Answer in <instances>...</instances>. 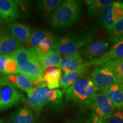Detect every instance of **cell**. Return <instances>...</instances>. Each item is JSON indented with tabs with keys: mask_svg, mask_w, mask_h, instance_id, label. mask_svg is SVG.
I'll use <instances>...</instances> for the list:
<instances>
[{
	"mask_svg": "<svg viewBox=\"0 0 123 123\" xmlns=\"http://www.w3.org/2000/svg\"><path fill=\"white\" fill-rule=\"evenodd\" d=\"M82 3L78 0H66L49 18V25L54 29L68 28L79 21L82 14Z\"/></svg>",
	"mask_w": 123,
	"mask_h": 123,
	"instance_id": "6da1fadb",
	"label": "cell"
},
{
	"mask_svg": "<svg viewBox=\"0 0 123 123\" xmlns=\"http://www.w3.org/2000/svg\"><path fill=\"white\" fill-rule=\"evenodd\" d=\"M95 35L93 29H85L63 37H56L53 50L64 56L77 53L84 46L91 43Z\"/></svg>",
	"mask_w": 123,
	"mask_h": 123,
	"instance_id": "7a4b0ae2",
	"label": "cell"
},
{
	"mask_svg": "<svg viewBox=\"0 0 123 123\" xmlns=\"http://www.w3.org/2000/svg\"><path fill=\"white\" fill-rule=\"evenodd\" d=\"M10 55L15 60L19 73L33 80L42 74L45 69L32 48L21 46Z\"/></svg>",
	"mask_w": 123,
	"mask_h": 123,
	"instance_id": "3957f363",
	"label": "cell"
},
{
	"mask_svg": "<svg viewBox=\"0 0 123 123\" xmlns=\"http://www.w3.org/2000/svg\"><path fill=\"white\" fill-rule=\"evenodd\" d=\"M98 89L90 78H81L65 91L66 101H72L80 105H91Z\"/></svg>",
	"mask_w": 123,
	"mask_h": 123,
	"instance_id": "277c9868",
	"label": "cell"
},
{
	"mask_svg": "<svg viewBox=\"0 0 123 123\" xmlns=\"http://www.w3.org/2000/svg\"><path fill=\"white\" fill-rule=\"evenodd\" d=\"M25 95L3 76L0 75V112L25 101Z\"/></svg>",
	"mask_w": 123,
	"mask_h": 123,
	"instance_id": "5b68a950",
	"label": "cell"
},
{
	"mask_svg": "<svg viewBox=\"0 0 123 123\" xmlns=\"http://www.w3.org/2000/svg\"><path fill=\"white\" fill-rule=\"evenodd\" d=\"M91 105L92 123H103L114 113L115 107L104 93H96Z\"/></svg>",
	"mask_w": 123,
	"mask_h": 123,
	"instance_id": "8992f818",
	"label": "cell"
},
{
	"mask_svg": "<svg viewBox=\"0 0 123 123\" xmlns=\"http://www.w3.org/2000/svg\"><path fill=\"white\" fill-rule=\"evenodd\" d=\"M90 79L98 90L103 93L112 86L119 83L113 73L104 64L97 66L91 73Z\"/></svg>",
	"mask_w": 123,
	"mask_h": 123,
	"instance_id": "52a82bcc",
	"label": "cell"
},
{
	"mask_svg": "<svg viewBox=\"0 0 123 123\" xmlns=\"http://www.w3.org/2000/svg\"><path fill=\"white\" fill-rule=\"evenodd\" d=\"M62 76V70L59 67H47L38 78L34 80L35 84L44 83L49 90H55L59 87Z\"/></svg>",
	"mask_w": 123,
	"mask_h": 123,
	"instance_id": "ba28073f",
	"label": "cell"
},
{
	"mask_svg": "<svg viewBox=\"0 0 123 123\" xmlns=\"http://www.w3.org/2000/svg\"><path fill=\"white\" fill-rule=\"evenodd\" d=\"M90 66L88 63H84L80 55L77 53L66 55L62 58L59 68L64 73L77 72L89 68Z\"/></svg>",
	"mask_w": 123,
	"mask_h": 123,
	"instance_id": "9c48e42d",
	"label": "cell"
},
{
	"mask_svg": "<svg viewBox=\"0 0 123 123\" xmlns=\"http://www.w3.org/2000/svg\"><path fill=\"white\" fill-rule=\"evenodd\" d=\"M22 46L7 29L0 28V54L10 55Z\"/></svg>",
	"mask_w": 123,
	"mask_h": 123,
	"instance_id": "30bf717a",
	"label": "cell"
},
{
	"mask_svg": "<svg viewBox=\"0 0 123 123\" xmlns=\"http://www.w3.org/2000/svg\"><path fill=\"white\" fill-rule=\"evenodd\" d=\"M109 47L108 42L104 41H96L91 42L81 49L78 53L89 61L98 59L107 53Z\"/></svg>",
	"mask_w": 123,
	"mask_h": 123,
	"instance_id": "8fae6325",
	"label": "cell"
},
{
	"mask_svg": "<svg viewBox=\"0 0 123 123\" xmlns=\"http://www.w3.org/2000/svg\"><path fill=\"white\" fill-rule=\"evenodd\" d=\"M19 18V10L16 1L0 0V22L9 24Z\"/></svg>",
	"mask_w": 123,
	"mask_h": 123,
	"instance_id": "7c38bea8",
	"label": "cell"
},
{
	"mask_svg": "<svg viewBox=\"0 0 123 123\" xmlns=\"http://www.w3.org/2000/svg\"><path fill=\"white\" fill-rule=\"evenodd\" d=\"M123 58V40L116 43L112 46L110 50L108 51L102 56L98 59L92 60L88 62L90 66H99L103 65L107 62L113 59Z\"/></svg>",
	"mask_w": 123,
	"mask_h": 123,
	"instance_id": "4fadbf2b",
	"label": "cell"
},
{
	"mask_svg": "<svg viewBox=\"0 0 123 123\" xmlns=\"http://www.w3.org/2000/svg\"><path fill=\"white\" fill-rule=\"evenodd\" d=\"M63 92L64 91H61L58 89L49 90L34 110L36 114H39L42 109L46 105H58L61 104Z\"/></svg>",
	"mask_w": 123,
	"mask_h": 123,
	"instance_id": "5bb4252c",
	"label": "cell"
},
{
	"mask_svg": "<svg viewBox=\"0 0 123 123\" xmlns=\"http://www.w3.org/2000/svg\"><path fill=\"white\" fill-rule=\"evenodd\" d=\"M7 29L21 43L27 42L31 30L27 25L17 22L7 24Z\"/></svg>",
	"mask_w": 123,
	"mask_h": 123,
	"instance_id": "9a60e30c",
	"label": "cell"
},
{
	"mask_svg": "<svg viewBox=\"0 0 123 123\" xmlns=\"http://www.w3.org/2000/svg\"><path fill=\"white\" fill-rule=\"evenodd\" d=\"M17 88L26 92L34 86L33 80L20 73L3 76Z\"/></svg>",
	"mask_w": 123,
	"mask_h": 123,
	"instance_id": "2e32d148",
	"label": "cell"
},
{
	"mask_svg": "<svg viewBox=\"0 0 123 123\" xmlns=\"http://www.w3.org/2000/svg\"><path fill=\"white\" fill-rule=\"evenodd\" d=\"M35 87L26 92L27 104L30 108L34 110L44 95L49 90L44 83L35 84Z\"/></svg>",
	"mask_w": 123,
	"mask_h": 123,
	"instance_id": "e0dca14e",
	"label": "cell"
},
{
	"mask_svg": "<svg viewBox=\"0 0 123 123\" xmlns=\"http://www.w3.org/2000/svg\"><path fill=\"white\" fill-rule=\"evenodd\" d=\"M104 93L115 107L123 111V89L120 84L112 86Z\"/></svg>",
	"mask_w": 123,
	"mask_h": 123,
	"instance_id": "ac0fdd59",
	"label": "cell"
},
{
	"mask_svg": "<svg viewBox=\"0 0 123 123\" xmlns=\"http://www.w3.org/2000/svg\"><path fill=\"white\" fill-rule=\"evenodd\" d=\"M44 68L59 67L62 60V55L55 50H51L45 54H37Z\"/></svg>",
	"mask_w": 123,
	"mask_h": 123,
	"instance_id": "d6986e66",
	"label": "cell"
},
{
	"mask_svg": "<svg viewBox=\"0 0 123 123\" xmlns=\"http://www.w3.org/2000/svg\"><path fill=\"white\" fill-rule=\"evenodd\" d=\"M12 123H35L34 116L30 108H20L13 113Z\"/></svg>",
	"mask_w": 123,
	"mask_h": 123,
	"instance_id": "ffe728a7",
	"label": "cell"
},
{
	"mask_svg": "<svg viewBox=\"0 0 123 123\" xmlns=\"http://www.w3.org/2000/svg\"><path fill=\"white\" fill-rule=\"evenodd\" d=\"M89 68H87L80 71L64 73L61 76L60 80L59 87L64 91H66L67 89L70 88L77 80L83 78V76L86 74Z\"/></svg>",
	"mask_w": 123,
	"mask_h": 123,
	"instance_id": "44dd1931",
	"label": "cell"
},
{
	"mask_svg": "<svg viewBox=\"0 0 123 123\" xmlns=\"http://www.w3.org/2000/svg\"><path fill=\"white\" fill-rule=\"evenodd\" d=\"M53 35L50 31L44 29H33L31 30L30 37L26 42L29 48H35L44 39Z\"/></svg>",
	"mask_w": 123,
	"mask_h": 123,
	"instance_id": "7402d4cb",
	"label": "cell"
},
{
	"mask_svg": "<svg viewBox=\"0 0 123 123\" xmlns=\"http://www.w3.org/2000/svg\"><path fill=\"white\" fill-rule=\"evenodd\" d=\"M113 2L103 9L100 14L99 19L101 25L109 32L112 30L116 23L113 18Z\"/></svg>",
	"mask_w": 123,
	"mask_h": 123,
	"instance_id": "603a6c76",
	"label": "cell"
},
{
	"mask_svg": "<svg viewBox=\"0 0 123 123\" xmlns=\"http://www.w3.org/2000/svg\"><path fill=\"white\" fill-rule=\"evenodd\" d=\"M62 1L60 0H41L38 1V7L44 18L50 17Z\"/></svg>",
	"mask_w": 123,
	"mask_h": 123,
	"instance_id": "cb8c5ba5",
	"label": "cell"
},
{
	"mask_svg": "<svg viewBox=\"0 0 123 123\" xmlns=\"http://www.w3.org/2000/svg\"><path fill=\"white\" fill-rule=\"evenodd\" d=\"M110 68L119 84H123V58L113 59L104 64Z\"/></svg>",
	"mask_w": 123,
	"mask_h": 123,
	"instance_id": "d4e9b609",
	"label": "cell"
},
{
	"mask_svg": "<svg viewBox=\"0 0 123 123\" xmlns=\"http://www.w3.org/2000/svg\"><path fill=\"white\" fill-rule=\"evenodd\" d=\"M113 2V1L111 0H96L95 4L88 7V16L91 18L98 16L107 6L111 4Z\"/></svg>",
	"mask_w": 123,
	"mask_h": 123,
	"instance_id": "484cf974",
	"label": "cell"
},
{
	"mask_svg": "<svg viewBox=\"0 0 123 123\" xmlns=\"http://www.w3.org/2000/svg\"><path fill=\"white\" fill-rule=\"evenodd\" d=\"M109 40L115 43L123 40V17L115 23L113 28L110 31Z\"/></svg>",
	"mask_w": 123,
	"mask_h": 123,
	"instance_id": "4316f807",
	"label": "cell"
},
{
	"mask_svg": "<svg viewBox=\"0 0 123 123\" xmlns=\"http://www.w3.org/2000/svg\"><path fill=\"white\" fill-rule=\"evenodd\" d=\"M56 37L53 35L44 39L42 42L35 48H33L37 54H45L52 50L54 44Z\"/></svg>",
	"mask_w": 123,
	"mask_h": 123,
	"instance_id": "83f0119b",
	"label": "cell"
},
{
	"mask_svg": "<svg viewBox=\"0 0 123 123\" xmlns=\"http://www.w3.org/2000/svg\"><path fill=\"white\" fill-rule=\"evenodd\" d=\"M17 73H19L15 60L11 55H8L6 62L5 64L4 73L3 76L15 74Z\"/></svg>",
	"mask_w": 123,
	"mask_h": 123,
	"instance_id": "f1b7e54d",
	"label": "cell"
},
{
	"mask_svg": "<svg viewBox=\"0 0 123 123\" xmlns=\"http://www.w3.org/2000/svg\"><path fill=\"white\" fill-rule=\"evenodd\" d=\"M113 18L115 22L123 17V5L119 1H114L113 2Z\"/></svg>",
	"mask_w": 123,
	"mask_h": 123,
	"instance_id": "f546056e",
	"label": "cell"
},
{
	"mask_svg": "<svg viewBox=\"0 0 123 123\" xmlns=\"http://www.w3.org/2000/svg\"><path fill=\"white\" fill-rule=\"evenodd\" d=\"M103 123H123V111H117Z\"/></svg>",
	"mask_w": 123,
	"mask_h": 123,
	"instance_id": "4dcf8cb0",
	"label": "cell"
},
{
	"mask_svg": "<svg viewBox=\"0 0 123 123\" xmlns=\"http://www.w3.org/2000/svg\"><path fill=\"white\" fill-rule=\"evenodd\" d=\"M8 55L0 54V75L3 76L4 73L5 64L6 62Z\"/></svg>",
	"mask_w": 123,
	"mask_h": 123,
	"instance_id": "1f68e13d",
	"label": "cell"
},
{
	"mask_svg": "<svg viewBox=\"0 0 123 123\" xmlns=\"http://www.w3.org/2000/svg\"><path fill=\"white\" fill-rule=\"evenodd\" d=\"M96 0H86V1H84L86 2V4H87V6H91L93 4H95L96 2Z\"/></svg>",
	"mask_w": 123,
	"mask_h": 123,
	"instance_id": "d6a6232c",
	"label": "cell"
},
{
	"mask_svg": "<svg viewBox=\"0 0 123 123\" xmlns=\"http://www.w3.org/2000/svg\"><path fill=\"white\" fill-rule=\"evenodd\" d=\"M0 123H6L4 120L3 119H0Z\"/></svg>",
	"mask_w": 123,
	"mask_h": 123,
	"instance_id": "836d02e7",
	"label": "cell"
},
{
	"mask_svg": "<svg viewBox=\"0 0 123 123\" xmlns=\"http://www.w3.org/2000/svg\"><path fill=\"white\" fill-rule=\"evenodd\" d=\"M119 2L120 3H121L122 5H123V0H120V1H119Z\"/></svg>",
	"mask_w": 123,
	"mask_h": 123,
	"instance_id": "e575fe53",
	"label": "cell"
},
{
	"mask_svg": "<svg viewBox=\"0 0 123 123\" xmlns=\"http://www.w3.org/2000/svg\"><path fill=\"white\" fill-rule=\"evenodd\" d=\"M121 87H122V88H123V84H121Z\"/></svg>",
	"mask_w": 123,
	"mask_h": 123,
	"instance_id": "d590c367",
	"label": "cell"
}]
</instances>
